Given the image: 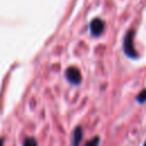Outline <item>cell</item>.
Instances as JSON below:
<instances>
[{
	"mask_svg": "<svg viewBox=\"0 0 146 146\" xmlns=\"http://www.w3.org/2000/svg\"><path fill=\"white\" fill-rule=\"evenodd\" d=\"M133 35H135L133 30H130L125 34V38H124V41H123V50H124L127 56L136 58L137 57V51H136L135 46H133Z\"/></svg>",
	"mask_w": 146,
	"mask_h": 146,
	"instance_id": "1",
	"label": "cell"
},
{
	"mask_svg": "<svg viewBox=\"0 0 146 146\" xmlns=\"http://www.w3.org/2000/svg\"><path fill=\"white\" fill-rule=\"evenodd\" d=\"M105 29V23L100 19V18H95L91 23H90V32L92 33V35L97 36L100 35L104 32Z\"/></svg>",
	"mask_w": 146,
	"mask_h": 146,
	"instance_id": "2",
	"label": "cell"
},
{
	"mask_svg": "<svg viewBox=\"0 0 146 146\" xmlns=\"http://www.w3.org/2000/svg\"><path fill=\"white\" fill-rule=\"evenodd\" d=\"M66 78H67V80L70 82L78 84L81 81V73H80V71L78 68L70 67V68L66 70Z\"/></svg>",
	"mask_w": 146,
	"mask_h": 146,
	"instance_id": "3",
	"label": "cell"
},
{
	"mask_svg": "<svg viewBox=\"0 0 146 146\" xmlns=\"http://www.w3.org/2000/svg\"><path fill=\"white\" fill-rule=\"evenodd\" d=\"M83 133H82V128L76 127L73 130V136H72V146H79L81 140H82Z\"/></svg>",
	"mask_w": 146,
	"mask_h": 146,
	"instance_id": "4",
	"label": "cell"
},
{
	"mask_svg": "<svg viewBox=\"0 0 146 146\" xmlns=\"http://www.w3.org/2000/svg\"><path fill=\"white\" fill-rule=\"evenodd\" d=\"M99 141H100V139H99V137H94V138H91L90 140H88L87 143H86V145L84 146H99Z\"/></svg>",
	"mask_w": 146,
	"mask_h": 146,
	"instance_id": "5",
	"label": "cell"
},
{
	"mask_svg": "<svg viewBox=\"0 0 146 146\" xmlns=\"http://www.w3.org/2000/svg\"><path fill=\"white\" fill-rule=\"evenodd\" d=\"M23 146H38V143L34 138L30 137V138H26L23 143Z\"/></svg>",
	"mask_w": 146,
	"mask_h": 146,
	"instance_id": "6",
	"label": "cell"
},
{
	"mask_svg": "<svg viewBox=\"0 0 146 146\" xmlns=\"http://www.w3.org/2000/svg\"><path fill=\"white\" fill-rule=\"evenodd\" d=\"M137 102L138 103H145L146 102V89H144L143 91L139 92V95L137 96Z\"/></svg>",
	"mask_w": 146,
	"mask_h": 146,
	"instance_id": "7",
	"label": "cell"
},
{
	"mask_svg": "<svg viewBox=\"0 0 146 146\" xmlns=\"http://www.w3.org/2000/svg\"><path fill=\"white\" fill-rule=\"evenodd\" d=\"M0 146H3V138H0Z\"/></svg>",
	"mask_w": 146,
	"mask_h": 146,
	"instance_id": "8",
	"label": "cell"
},
{
	"mask_svg": "<svg viewBox=\"0 0 146 146\" xmlns=\"http://www.w3.org/2000/svg\"><path fill=\"white\" fill-rule=\"evenodd\" d=\"M143 146H146V141H145V143H144V145H143Z\"/></svg>",
	"mask_w": 146,
	"mask_h": 146,
	"instance_id": "9",
	"label": "cell"
}]
</instances>
